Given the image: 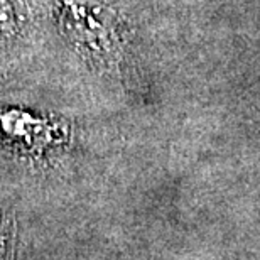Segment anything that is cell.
<instances>
[{"instance_id":"obj_1","label":"cell","mask_w":260,"mask_h":260,"mask_svg":"<svg viewBox=\"0 0 260 260\" xmlns=\"http://www.w3.org/2000/svg\"><path fill=\"white\" fill-rule=\"evenodd\" d=\"M14 22L12 17V9H10L9 0H0V29L10 27Z\"/></svg>"},{"instance_id":"obj_2","label":"cell","mask_w":260,"mask_h":260,"mask_svg":"<svg viewBox=\"0 0 260 260\" xmlns=\"http://www.w3.org/2000/svg\"><path fill=\"white\" fill-rule=\"evenodd\" d=\"M7 247H9V237H7V233L4 232L2 225H0V260H9L10 252L4 250V248H7Z\"/></svg>"}]
</instances>
